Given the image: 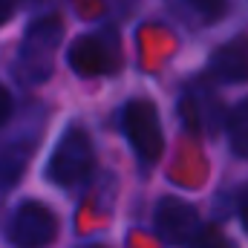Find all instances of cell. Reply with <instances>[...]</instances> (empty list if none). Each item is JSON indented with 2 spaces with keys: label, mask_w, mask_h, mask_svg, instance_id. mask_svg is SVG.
Returning <instances> with one entry per match:
<instances>
[{
  "label": "cell",
  "mask_w": 248,
  "mask_h": 248,
  "mask_svg": "<svg viewBox=\"0 0 248 248\" xmlns=\"http://www.w3.org/2000/svg\"><path fill=\"white\" fill-rule=\"evenodd\" d=\"M63 23L58 17H41L38 23L29 26L20 55H17V78L23 84H41L52 72V55L61 44Z\"/></svg>",
  "instance_id": "cell-1"
},
{
  "label": "cell",
  "mask_w": 248,
  "mask_h": 248,
  "mask_svg": "<svg viewBox=\"0 0 248 248\" xmlns=\"http://www.w3.org/2000/svg\"><path fill=\"white\" fill-rule=\"evenodd\" d=\"M93 141L81 127H69L61 136L58 147L52 150V159L46 165V176L61 187H72L84 182L93 170Z\"/></svg>",
  "instance_id": "cell-2"
},
{
  "label": "cell",
  "mask_w": 248,
  "mask_h": 248,
  "mask_svg": "<svg viewBox=\"0 0 248 248\" xmlns=\"http://www.w3.org/2000/svg\"><path fill=\"white\" fill-rule=\"evenodd\" d=\"M122 124H124V136H127L130 147L136 150V156L144 165L159 162L165 139H162V124H159L156 107L144 98H133V101L124 104Z\"/></svg>",
  "instance_id": "cell-3"
},
{
  "label": "cell",
  "mask_w": 248,
  "mask_h": 248,
  "mask_svg": "<svg viewBox=\"0 0 248 248\" xmlns=\"http://www.w3.org/2000/svg\"><path fill=\"white\" fill-rule=\"evenodd\" d=\"M58 234V219L44 202H23L9 222V243L15 248H46Z\"/></svg>",
  "instance_id": "cell-4"
},
{
  "label": "cell",
  "mask_w": 248,
  "mask_h": 248,
  "mask_svg": "<svg viewBox=\"0 0 248 248\" xmlns=\"http://www.w3.org/2000/svg\"><path fill=\"white\" fill-rule=\"evenodd\" d=\"M119 41L113 32H93L84 35L72 44L69 49V63L81 75H107L119 69Z\"/></svg>",
  "instance_id": "cell-5"
},
{
  "label": "cell",
  "mask_w": 248,
  "mask_h": 248,
  "mask_svg": "<svg viewBox=\"0 0 248 248\" xmlns=\"http://www.w3.org/2000/svg\"><path fill=\"white\" fill-rule=\"evenodd\" d=\"M156 234L170 246H187L199 234V214L182 199H162L156 208Z\"/></svg>",
  "instance_id": "cell-6"
},
{
  "label": "cell",
  "mask_w": 248,
  "mask_h": 248,
  "mask_svg": "<svg viewBox=\"0 0 248 248\" xmlns=\"http://www.w3.org/2000/svg\"><path fill=\"white\" fill-rule=\"evenodd\" d=\"M211 72L222 81H248V38L219 46L211 58Z\"/></svg>",
  "instance_id": "cell-7"
},
{
  "label": "cell",
  "mask_w": 248,
  "mask_h": 248,
  "mask_svg": "<svg viewBox=\"0 0 248 248\" xmlns=\"http://www.w3.org/2000/svg\"><path fill=\"white\" fill-rule=\"evenodd\" d=\"M29 156V144H9L0 150V187H12L17 182V176L23 173Z\"/></svg>",
  "instance_id": "cell-8"
},
{
  "label": "cell",
  "mask_w": 248,
  "mask_h": 248,
  "mask_svg": "<svg viewBox=\"0 0 248 248\" xmlns=\"http://www.w3.org/2000/svg\"><path fill=\"white\" fill-rule=\"evenodd\" d=\"M228 141L240 159H248V98L240 101V107H234L228 119Z\"/></svg>",
  "instance_id": "cell-9"
},
{
  "label": "cell",
  "mask_w": 248,
  "mask_h": 248,
  "mask_svg": "<svg viewBox=\"0 0 248 248\" xmlns=\"http://www.w3.org/2000/svg\"><path fill=\"white\" fill-rule=\"evenodd\" d=\"M187 246L190 248H237L219 228H199V234Z\"/></svg>",
  "instance_id": "cell-10"
},
{
  "label": "cell",
  "mask_w": 248,
  "mask_h": 248,
  "mask_svg": "<svg viewBox=\"0 0 248 248\" xmlns=\"http://www.w3.org/2000/svg\"><path fill=\"white\" fill-rule=\"evenodd\" d=\"M187 6L193 12H199L205 20H217L225 12V0H187Z\"/></svg>",
  "instance_id": "cell-11"
},
{
  "label": "cell",
  "mask_w": 248,
  "mask_h": 248,
  "mask_svg": "<svg viewBox=\"0 0 248 248\" xmlns=\"http://www.w3.org/2000/svg\"><path fill=\"white\" fill-rule=\"evenodd\" d=\"M9 113H12V98H9V90L0 84V124H6Z\"/></svg>",
  "instance_id": "cell-12"
},
{
  "label": "cell",
  "mask_w": 248,
  "mask_h": 248,
  "mask_svg": "<svg viewBox=\"0 0 248 248\" xmlns=\"http://www.w3.org/2000/svg\"><path fill=\"white\" fill-rule=\"evenodd\" d=\"M15 15V0H0V26Z\"/></svg>",
  "instance_id": "cell-13"
},
{
  "label": "cell",
  "mask_w": 248,
  "mask_h": 248,
  "mask_svg": "<svg viewBox=\"0 0 248 248\" xmlns=\"http://www.w3.org/2000/svg\"><path fill=\"white\" fill-rule=\"evenodd\" d=\"M240 219H243V228L248 231V185L243 190V196H240Z\"/></svg>",
  "instance_id": "cell-14"
},
{
  "label": "cell",
  "mask_w": 248,
  "mask_h": 248,
  "mask_svg": "<svg viewBox=\"0 0 248 248\" xmlns=\"http://www.w3.org/2000/svg\"><path fill=\"white\" fill-rule=\"evenodd\" d=\"M90 248H98V246H90Z\"/></svg>",
  "instance_id": "cell-15"
}]
</instances>
